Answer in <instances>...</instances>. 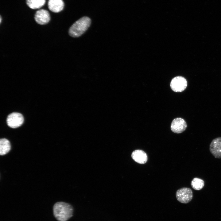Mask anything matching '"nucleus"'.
<instances>
[{
	"instance_id": "obj_12",
	"label": "nucleus",
	"mask_w": 221,
	"mask_h": 221,
	"mask_svg": "<svg viewBox=\"0 0 221 221\" xmlns=\"http://www.w3.org/2000/svg\"><path fill=\"white\" fill-rule=\"evenodd\" d=\"M27 6L33 9H38L45 4L46 0H26Z\"/></svg>"
},
{
	"instance_id": "obj_14",
	"label": "nucleus",
	"mask_w": 221,
	"mask_h": 221,
	"mask_svg": "<svg viewBox=\"0 0 221 221\" xmlns=\"http://www.w3.org/2000/svg\"><path fill=\"white\" fill-rule=\"evenodd\" d=\"M1 21H2V17H0V23L1 22Z\"/></svg>"
},
{
	"instance_id": "obj_2",
	"label": "nucleus",
	"mask_w": 221,
	"mask_h": 221,
	"mask_svg": "<svg viewBox=\"0 0 221 221\" xmlns=\"http://www.w3.org/2000/svg\"><path fill=\"white\" fill-rule=\"evenodd\" d=\"M91 20L88 17H83L76 21L70 27L69 35L74 37L80 36L90 25Z\"/></svg>"
},
{
	"instance_id": "obj_1",
	"label": "nucleus",
	"mask_w": 221,
	"mask_h": 221,
	"mask_svg": "<svg viewBox=\"0 0 221 221\" xmlns=\"http://www.w3.org/2000/svg\"><path fill=\"white\" fill-rule=\"evenodd\" d=\"M54 215L58 221H67L73 216L74 210L70 204L63 202L56 203L53 208Z\"/></svg>"
},
{
	"instance_id": "obj_8",
	"label": "nucleus",
	"mask_w": 221,
	"mask_h": 221,
	"mask_svg": "<svg viewBox=\"0 0 221 221\" xmlns=\"http://www.w3.org/2000/svg\"><path fill=\"white\" fill-rule=\"evenodd\" d=\"M209 150L215 157L221 158V137L212 140L210 145Z\"/></svg>"
},
{
	"instance_id": "obj_10",
	"label": "nucleus",
	"mask_w": 221,
	"mask_h": 221,
	"mask_svg": "<svg viewBox=\"0 0 221 221\" xmlns=\"http://www.w3.org/2000/svg\"><path fill=\"white\" fill-rule=\"evenodd\" d=\"M48 6L51 11L58 13L63 9L64 3L62 0H48Z\"/></svg>"
},
{
	"instance_id": "obj_4",
	"label": "nucleus",
	"mask_w": 221,
	"mask_h": 221,
	"mask_svg": "<svg viewBox=\"0 0 221 221\" xmlns=\"http://www.w3.org/2000/svg\"><path fill=\"white\" fill-rule=\"evenodd\" d=\"M170 86L172 90L174 92H181L187 87V81L182 76H176L172 79Z\"/></svg>"
},
{
	"instance_id": "obj_11",
	"label": "nucleus",
	"mask_w": 221,
	"mask_h": 221,
	"mask_svg": "<svg viewBox=\"0 0 221 221\" xmlns=\"http://www.w3.org/2000/svg\"><path fill=\"white\" fill-rule=\"evenodd\" d=\"M11 149L10 141L6 138L0 140V155L2 156L8 153Z\"/></svg>"
},
{
	"instance_id": "obj_5",
	"label": "nucleus",
	"mask_w": 221,
	"mask_h": 221,
	"mask_svg": "<svg viewBox=\"0 0 221 221\" xmlns=\"http://www.w3.org/2000/svg\"><path fill=\"white\" fill-rule=\"evenodd\" d=\"M24 119L21 114L14 112L9 114L7 118L8 125L10 127L15 128L19 127L23 123Z\"/></svg>"
},
{
	"instance_id": "obj_13",
	"label": "nucleus",
	"mask_w": 221,
	"mask_h": 221,
	"mask_svg": "<svg viewBox=\"0 0 221 221\" xmlns=\"http://www.w3.org/2000/svg\"><path fill=\"white\" fill-rule=\"evenodd\" d=\"M204 181L202 179L197 177L194 178L191 182L192 188L196 190L201 189L204 187Z\"/></svg>"
},
{
	"instance_id": "obj_9",
	"label": "nucleus",
	"mask_w": 221,
	"mask_h": 221,
	"mask_svg": "<svg viewBox=\"0 0 221 221\" xmlns=\"http://www.w3.org/2000/svg\"><path fill=\"white\" fill-rule=\"evenodd\" d=\"M131 157L134 161L140 164H144L147 161V156L146 153L143 151L136 150L132 153Z\"/></svg>"
},
{
	"instance_id": "obj_7",
	"label": "nucleus",
	"mask_w": 221,
	"mask_h": 221,
	"mask_svg": "<svg viewBox=\"0 0 221 221\" xmlns=\"http://www.w3.org/2000/svg\"><path fill=\"white\" fill-rule=\"evenodd\" d=\"M34 19L37 23L43 25L48 23L50 20V16L49 12L45 9H40L35 13Z\"/></svg>"
},
{
	"instance_id": "obj_3",
	"label": "nucleus",
	"mask_w": 221,
	"mask_h": 221,
	"mask_svg": "<svg viewBox=\"0 0 221 221\" xmlns=\"http://www.w3.org/2000/svg\"><path fill=\"white\" fill-rule=\"evenodd\" d=\"M176 195L177 200L180 202L187 204L192 199L193 192L190 188L184 187L178 190Z\"/></svg>"
},
{
	"instance_id": "obj_6",
	"label": "nucleus",
	"mask_w": 221,
	"mask_h": 221,
	"mask_svg": "<svg viewBox=\"0 0 221 221\" xmlns=\"http://www.w3.org/2000/svg\"><path fill=\"white\" fill-rule=\"evenodd\" d=\"M187 125L183 118H177L174 119L171 125V129L174 133H181L186 129Z\"/></svg>"
}]
</instances>
